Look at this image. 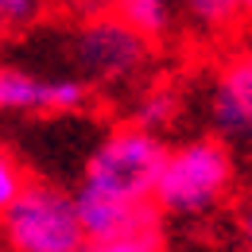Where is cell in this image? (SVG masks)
Returning a JSON list of instances; mask_svg holds the SVG:
<instances>
[{"mask_svg":"<svg viewBox=\"0 0 252 252\" xmlns=\"http://www.w3.org/2000/svg\"><path fill=\"white\" fill-rule=\"evenodd\" d=\"M66 55H70L74 74L94 94L97 90L101 94H132L152 78L156 43L101 8L70 32Z\"/></svg>","mask_w":252,"mask_h":252,"instance_id":"2","label":"cell"},{"mask_svg":"<svg viewBox=\"0 0 252 252\" xmlns=\"http://www.w3.org/2000/svg\"><path fill=\"white\" fill-rule=\"evenodd\" d=\"M206 113L225 144H252V43L218 59L206 90Z\"/></svg>","mask_w":252,"mask_h":252,"instance_id":"6","label":"cell"},{"mask_svg":"<svg viewBox=\"0 0 252 252\" xmlns=\"http://www.w3.org/2000/svg\"><path fill=\"white\" fill-rule=\"evenodd\" d=\"M163 156H167L163 136L132 121L109 128L97 140L74 187L86 241H125L159 233L156 179Z\"/></svg>","mask_w":252,"mask_h":252,"instance_id":"1","label":"cell"},{"mask_svg":"<svg viewBox=\"0 0 252 252\" xmlns=\"http://www.w3.org/2000/svg\"><path fill=\"white\" fill-rule=\"evenodd\" d=\"M179 20L206 43H221L241 32L237 0H179Z\"/></svg>","mask_w":252,"mask_h":252,"instance_id":"8","label":"cell"},{"mask_svg":"<svg viewBox=\"0 0 252 252\" xmlns=\"http://www.w3.org/2000/svg\"><path fill=\"white\" fill-rule=\"evenodd\" d=\"M0 252H8V249H4V245H0Z\"/></svg>","mask_w":252,"mask_h":252,"instance_id":"15","label":"cell"},{"mask_svg":"<svg viewBox=\"0 0 252 252\" xmlns=\"http://www.w3.org/2000/svg\"><path fill=\"white\" fill-rule=\"evenodd\" d=\"M74 252H163V241H159V233L125 237V241H82Z\"/></svg>","mask_w":252,"mask_h":252,"instance_id":"12","label":"cell"},{"mask_svg":"<svg viewBox=\"0 0 252 252\" xmlns=\"http://www.w3.org/2000/svg\"><path fill=\"white\" fill-rule=\"evenodd\" d=\"M179 113H183V97L175 86H163V82H144L136 97H132V113H128V121L140 128H148V132H163V128H171L179 121Z\"/></svg>","mask_w":252,"mask_h":252,"instance_id":"9","label":"cell"},{"mask_svg":"<svg viewBox=\"0 0 252 252\" xmlns=\"http://www.w3.org/2000/svg\"><path fill=\"white\" fill-rule=\"evenodd\" d=\"M233 152L221 136H190L167 148L156 179L159 218H210L233 194Z\"/></svg>","mask_w":252,"mask_h":252,"instance_id":"3","label":"cell"},{"mask_svg":"<svg viewBox=\"0 0 252 252\" xmlns=\"http://www.w3.org/2000/svg\"><path fill=\"white\" fill-rule=\"evenodd\" d=\"M237 229H241V245H245V252H252V198L245 202V206H241Z\"/></svg>","mask_w":252,"mask_h":252,"instance_id":"13","label":"cell"},{"mask_svg":"<svg viewBox=\"0 0 252 252\" xmlns=\"http://www.w3.org/2000/svg\"><path fill=\"white\" fill-rule=\"evenodd\" d=\"M43 12V0H0V35L28 32Z\"/></svg>","mask_w":252,"mask_h":252,"instance_id":"10","label":"cell"},{"mask_svg":"<svg viewBox=\"0 0 252 252\" xmlns=\"http://www.w3.org/2000/svg\"><path fill=\"white\" fill-rule=\"evenodd\" d=\"M82 241L74 190L47 179H28L0 214V245L8 252H74Z\"/></svg>","mask_w":252,"mask_h":252,"instance_id":"4","label":"cell"},{"mask_svg":"<svg viewBox=\"0 0 252 252\" xmlns=\"http://www.w3.org/2000/svg\"><path fill=\"white\" fill-rule=\"evenodd\" d=\"M237 12H241V32L252 28V0H237Z\"/></svg>","mask_w":252,"mask_h":252,"instance_id":"14","label":"cell"},{"mask_svg":"<svg viewBox=\"0 0 252 252\" xmlns=\"http://www.w3.org/2000/svg\"><path fill=\"white\" fill-rule=\"evenodd\" d=\"M101 8L148 35L152 43H163L179 24V0H101Z\"/></svg>","mask_w":252,"mask_h":252,"instance_id":"7","label":"cell"},{"mask_svg":"<svg viewBox=\"0 0 252 252\" xmlns=\"http://www.w3.org/2000/svg\"><path fill=\"white\" fill-rule=\"evenodd\" d=\"M94 90L78 74H39L0 63V117H70L90 109Z\"/></svg>","mask_w":252,"mask_h":252,"instance_id":"5","label":"cell"},{"mask_svg":"<svg viewBox=\"0 0 252 252\" xmlns=\"http://www.w3.org/2000/svg\"><path fill=\"white\" fill-rule=\"evenodd\" d=\"M28 179H32V175H28V167L20 163V156L8 152V148H0V214L12 206V198L24 190Z\"/></svg>","mask_w":252,"mask_h":252,"instance_id":"11","label":"cell"}]
</instances>
